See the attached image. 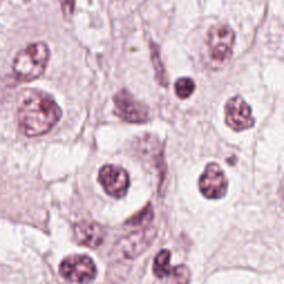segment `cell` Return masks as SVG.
I'll list each match as a JSON object with an SVG mask.
<instances>
[{"label": "cell", "mask_w": 284, "mask_h": 284, "mask_svg": "<svg viewBox=\"0 0 284 284\" xmlns=\"http://www.w3.org/2000/svg\"><path fill=\"white\" fill-rule=\"evenodd\" d=\"M150 53H151L150 57H151L152 64H153V69H155L156 71V78L161 86L167 87L168 77H167L166 69H164L162 60H161L159 47L153 41H150Z\"/></svg>", "instance_id": "obj_12"}, {"label": "cell", "mask_w": 284, "mask_h": 284, "mask_svg": "<svg viewBox=\"0 0 284 284\" xmlns=\"http://www.w3.org/2000/svg\"><path fill=\"white\" fill-rule=\"evenodd\" d=\"M25 1H29V0H25Z\"/></svg>", "instance_id": "obj_17"}, {"label": "cell", "mask_w": 284, "mask_h": 284, "mask_svg": "<svg viewBox=\"0 0 284 284\" xmlns=\"http://www.w3.org/2000/svg\"><path fill=\"white\" fill-rule=\"evenodd\" d=\"M155 237L156 230L150 228L149 225L142 231L132 233L126 237H124L119 243V248L126 258L134 259L150 247Z\"/></svg>", "instance_id": "obj_9"}, {"label": "cell", "mask_w": 284, "mask_h": 284, "mask_svg": "<svg viewBox=\"0 0 284 284\" xmlns=\"http://www.w3.org/2000/svg\"><path fill=\"white\" fill-rule=\"evenodd\" d=\"M59 273L67 281L89 284L97 276V268L89 256L69 255L60 263Z\"/></svg>", "instance_id": "obj_3"}, {"label": "cell", "mask_w": 284, "mask_h": 284, "mask_svg": "<svg viewBox=\"0 0 284 284\" xmlns=\"http://www.w3.org/2000/svg\"><path fill=\"white\" fill-rule=\"evenodd\" d=\"M75 3L76 0H60L61 10H63V16L66 18H69L72 16L75 10Z\"/></svg>", "instance_id": "obj_16"}, {"label": "cell", "mask_w": 284, "mask_h": 284, "mask_svg": "<svg viewBox=\"0 0 284 284\" xmlns=\"http://www.w3.org/2000/svg\"><path fill=\"white\" fill-rule=\"evenodd\" d=\"M195 83L191 78H180L174 83L175 95L180 99H187L194 92Z\"/></svg>", "instance_id": "obj_14"}, {"label": "cell", "mask_w": 284, "mask_h": 284, "mask_svg": "<svg viewBox=\"0 0 284 284\" xmlns=\"http://www.w3.org/2000/svg\"><path fill=\"white\" fill-rule=\"evenodd\" d=\"M236 33L228 25H216L208 32V49L211 59L219 63H224L232 56Z\"/></svg>", "instance_id": "obj_4"}, {"label": "cell", "mask_w": 284, "mask_h": 284, "mask_svg": "<svg viewBox=\"0 0 284 284\" xmlns=\"http://www.w3.org/2000/svg\"><path fill=\"white\" fill-rule=\"evenodd\" d=\"M114 113L130 124H143L149 120L148 107L138 101L128 90H121L113 97Z\"/></svg>", "instance_id": "obj_5"}, {"label": "cell", "mask_w": 284, "mask_h": 284, "mask_svg": "<svg viewBox=\"0 0 284 284\" xmlns=\"http://www.w3.org/2000/svg\"><path fill=\"white\" fill-rule=\"evenodd\" d=\"M169 284H189L191 274L189 268L186 266L174 267L171 274L168 276Z\"/></svg>", "instance_id": "obj_15"}, {"label": "cell", "mask_w": 284, "mask_h": 284, "mask_svg": "<svg viewBox=\"0 0 284 284\" xmlns=\"http://www.w3.org/2000/svg\"><path fill=\"white\" fill-rule=\"evenodd\" d=\"M225 122L234 131H243L254 125L250 106L243 98L233 97L225 105Z\"/></svg>", "instance_id": "obj_8"}, {"label": "cell", "mask_w": 284, "mask_h": 284, "mask_svg": "<svg viewBox=\"0 0 284 284\" xmlns=\"http://www.w3.org/2000/svg\"><path fill=\"white\" fill-rule=\"evenodd\" d=\"M48 46L44 42H36L27 46L17 53L13 63V70L16 78L20 81H32L39 78L48 64Z\"/></svg>", "instance_id": "obj_2"}, {"label": "cell", "mask_w": 284, "mask_h": 284, "mask_svg": "<svg viewBox=\"0 0 284 284\" xmlns=\"http://www.w3.org/2000/svg\"><path fill=\"white\" fill-rule=\"evenodd\" d=\"M153 219V209L151 205H148L145 208L142 209L140 212H138L136 216H133L126 221V224L133 226H149Z\"/></svg>", "instance_id": "obj_13"}, {"label": "cell", "mask_w": 284, "mask_h": 284, "mask_svg": "<svg viewBox=\"0 0 284 284\" xmlns=\"http://www.w3.org/2000/svg\"><path fill=\"white\" fill-rule=\"evenodd\" d=\"M75 237L79 244L97 249L103 243L106 237L105 229L95 222L82 221L75 225Z\"/></svg>", "instance_id": "obj_10"}, {"label": "cell", "mask_w": 284, "mask_h": 284, "mask_svg": "<svg viewBox=\"0 0 284 284\" xmlns=\"http://www.w3.org/2000/svg\"><path fill=\"white\" fill-rule=\"evenodd\" d=\"M170 259L171 253L169 250H161L157 254L153 263V274L158 279H167L171 274L174 267H171Z\"/></svg>", "instance_id": "obj_11"}, {"label": "cell", "mask_w": 284, "mask_h": 284, "mask_svg": "<svg viewBox=\"0 0 284 284\" xmlns=\"http://www.w3.org/2000/svg\"><path fill=\"white\" fill-rule=\"evenodd\" d=\"M63 111L51 95L32 91L26 95L18 109L19 128L27 137H39L55 126Z\"/></svg>", "instance_id": "obj_1"}, {"label": "cell", "mask_w": 284, "mask_h": 284, "mask_svg": "<svg viewBox=\"0 0 284 284\" xmlns=\"http://www.w3.org/2000/svg\"><path fill=\"white\" fill-rule=\"evenodd\" d=\"M99 182L107 193L117 199L124 198L130 187V179L126 171L113 164H106L100 169Z\"/></svg>", "instance_id": "obj_7"}, {"label": "cell", "mask_w": 284, "mask_h": 284, "mask_svg": "<svg viewBox=\"0 0 284 284\" xmlns=\"http://www.w3.org/2000/svg\"><path fill=\"white\" fill-rule=\"evenodd\" d=\"M199 189L206 199L223 198L228 191V180L218 163L211 162L205 167L199 180Z\"/></svg>", "instance_id": "obj_6"}]
</instances>
